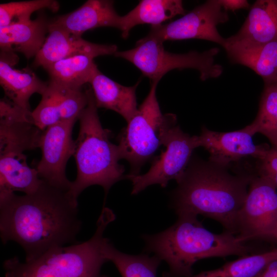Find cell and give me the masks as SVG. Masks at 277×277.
I'll return each instance as SVG.
<instances>
[{
	"mask_svg": "<svg viewBox=\"0 0 277 277\" xmlns=\"http://www.w3.org/2000/svg\"><path fill=\"white\" fill-rule=\"evenodd\" d=\"M78 202L69 190L43 181L35 192L23 195L0 193V233L2 242L14 241L34 260L50 249L77 243L82 226Z\"/></svg>",
	"mask_w": 277,
	"mask_h": 277,
	"instance_id": "6da1fadb",
	"label": "cell"
},
{
	"mask_svg": "<svg viewBox=\"0 0 277 277\" xmlns=\"http://www.w3.org/2000/svg\"><path fill=\"white\" fill-rule=\"evenodd\" d=\"M229 169V166L191 157L176 180L172 205L177 215H203L237 235L238 214L254 174H232Z\"/></svg>",
	"mask_w": 277,
	"mask_h": 277,
	"instance_id": "7a4b0ae2",
	"label": "cell"
},
{
	"mask_svg": "<svg viewBox=\"0 0 277 277\" xmlns=\"http://www.w3.org/2000/svg\"><path fill=\"white\" fill-rule=\"evenodd\" d=\"M197 216H178L177 221L165 230L143 234L145 250L154 253L169 266L164 277H192L197 261L213 257L248 255L250 247L236 235L227 231L215 233L205 228Z\"/></svg>",
	"mask_w": 277,
	"mask_h": 277,
	"instance_id": "3957f363",
	"label": "cell"
},
{
	"mask_svg": "<svg viewBox=\"0 0 277 277\" xmlns=\"http://www.w3.org/2000/svg\"><path fill=\"white\" fill-rule=\"evenodd\" d=\"M87 106L78 116L79 132L73 156L77 174L69 191L75 199L87 187L102 186L107 195L112 186L126 178L117 145L110 141L111 131L103 127L91 88L86 90Z\"/></svg>",
	"mask_w": 277,
	"mask_h": 277,
	"instance_id": "277c9868",
	"label": "cell"
},
{
	"mask_svg": "<svg viewBox=\"0 0 277 277\" xmlns=\"http://www.w3.org/2000/svg\"><path fill=\"white\" fill-rule=\"evenodd\" d=\"M115 218L113 211L105 207L88 241L52 248L29 261L22 262L16 257L6 260L5 277H108L101 274L102 266L108 261L104 247L109 239L104 233Z\"/></svg>",
	"mask_w": 277,
	"mask_h": 277,
	"instance_id": "5b68a950",
	"label": "cell"
},
{
	"mask_svg": "<svg viewBox=\"0 0 277 277\" xmlns=\"http://www.w3.org/2000/svg\"><path fill=\"white\" fill-rule=\"evenodd\" d=\"M219 51V48H213L202 52L173 53L165 49L163 42L146 36L136 42L134 48L117 51L114 55L133 64L150 82H159L173 69L188 68L197 70L200 79L206 81L217 78L223 72L222 66L215 63V57Z\"/></svg>",
	"mask_w": 277,
	"mask_h": 277,
	"instance_id": "8992f818",
	"label": "cell"
},
{
	"mask_svg": "<svg viewBox=\"0 0 277 277\" xmlns=\"http://www.w3.org/2000/svg\"><path fill=\"white\" fill-rule=\"evenodd\" d=\"M159 81L150 82L148 94L118 136L121 159L130 165V175L139 174L141 167L162 145L161 131L165 117L156 95Z\"/></svg>",
	"mask_w": 277,
	"mask_h": 277,
	"instance_id": "52a82bcc",
	"label": "cell"
},
{
	"mask_svg": "<svg viewBox=\"0 0 277 277\" xmlns=\"http://www.w3.org/2000/svg\"><path fill=\"white\" fill-rule=\"evenodd\" d=\"M176 123L177 118L174 114H165L161 141L166 149L154 160L146 173L126 175V179L132 182L131 194H137L154 184L165 188L169 181H176L186 169L193 150L199 147L197 136L185 133Z\"/></svg>",
	"mask_w": 277,
	"mask_h": 277,
	"instance_id": "ba28073f",
	"label": "cell"
},
{
	"mask_svg": "<svg viewBox=\"0 0 277 277\" xmlns=\"http://www.w3.org/2000/svg\"><path fill=\"white\" fill-rule=\"evenodd\" d=\"M276 188L268 179L254 175L237 219L242 242L265 239L277 224Z\"/></svg>",
	"mask_w": 277,
	"mask_h": 277,
	"instance_id": "9c48e42d",
	"label": "cell"
},
{
	"mask_svg": "<svg viewBox=\"0 0 277 277\" xmlns=\"http://www.w3.org/2000/svg\"><path fill=\"white\" fill-rule=\"evenodd\" d=\"M228 19V13L219 0H208L179 19L151 26L146 36L163 43L166 41L200 39L223 47L225 38L219 33L217 26Z\"/></svg>",
	"mask_w": 277,
	"mask_h": 277,
	"instance_id": "30bf717a",
	"label": "cell"
},
{
	"mask_svg": "<svg viewBox=\"0 0 277 277\" xmlns=\"http://www.w3.org/2000/svg\"><path fill=\"white\" fill-rule=\"evenodd\" d=\"M77 120L72 118L49 126L43 131L39 142L42 157L36 167L39 177L65 190H70L72 183L66 177V167L74 154L72 131Z\"/></svg>",
	"mask_w": 277,
	"mask_h": 277,
	"instance_id": "8fae6325",
	"label": "cell"
},
{
	"mask_svg": "<svg viewBox=\"0 0 277 277\" xmlns=\"http://www.w3.org/2000/svg\"><path fill=\"white\" fill-rule=\"evenodd\" d=\"M197 136L198 147L204 148L210 154L209 161L224 166L248 156L259 160L269 149L263 145H255L252 136L243 129L221 132L203 127Z\"/></svg>",
	"mask_w": 277,
	"mask_h": 277,
	"instance_id": "7c38bea8",
	"label": "cell"
},
{
	"mask_svg": "<svg viewBox=\"0 0 277 277\" xmlns=\"http://www.w3.org/2000/svg\"><path fill=\"white\" fill-rule=\"evenodd\" d=\"M31 114L6 97L1 99L0 154L39 148L43 131L34 124Z\"/></svg>",
	"mask_w": 277,
	"mask_h": 277,
	"instance_id": "4fadbf2b",
	"label": "cell"
},
{
	"mask_svg": "<svg viewBox=\"0 0 277 277\" xmlns=\"http://www.w3.org/2000/svg\"><path fill=\"white\" fill-rule=\"evenodd\" d=\"M48 35L35 56V67L46 66L61 60L79 54H88L96 57L112 55L117 51L115 45L91 43L75 36L61 27L49 22Z\"/></svg>",
	"mask_w": 277,
	"mask_h": 277,
	"instance_id": "5bb4252c",
	"label": "cell"
},
{
	"mask_svg": "<svg viewBox=\"0 0 277 277\" xmlns=\"http://www.w3.org/2000/svg\"><path fill=\"white\" fill-rule=\"evenodd\" d=\"M277 40V0H258L239 31L223 48H246Z\"/></svg>",
	"mask_w": 277,
	"mask_h": 277,
	"instance_id": "9a60e30c",
	"label": "cell"
},
{
	"mask_svg": "<svg viewBox=\"0 0 277 277\" xmlns=\"http://www.w3.org/2000/svg\"><path fill=\"white\" fill-rule=\"evenodd\" d=\"M18 61V57L15 53L1 51L0 84L5 97L18 107L31 111L30 98L36 93L42 95L47 87L48 82L42 81L29 68H14Z\"/></svg>",
	"mask_w": 277,
	"mask_h": 277,
	"instance_id": "2e32d148",
	"label": "cell"
},
{
	"mask_svg": "<svg viewBox=\"0 0 277 277\" xmlns=\"http://www.w3.org/2000/svg\"><path fill=\"white\" fill-rule=\"evenodd\" d=\"M109 0H88L76 10L51 22L70 33L81 37L86 31L109 27L120 29L121 16Z\"/></svg>",
	"mask_w": 277,
	"mask_h": 277,
	"instance_id": "e0dca14e",
	"label": "cell"
},
{
	"mask_svg": "<svg viewBox=\"0 0 277 277\" xmlns=\"http://www.w3.org/2000/svg\"><path fill=\"white\" fill-rule=\"evenodd\" d=\"M49 22L44 17L0 27L1 51L20 52L29 59L42 47Z\"/></svg>",
	"mask_w": 277,
	"mask_h": 277,
	"instance_id": "ac0fdd59",
	"label": "cell"
},
{
	"mask_svg": "<svg viewBox=\"0 0 277 277\" xmlns=\"http://www.w3.org/2000/svg\"><path fill=\"white\" fill-rule=\"evenodd\" d=\"M89 84L98 108L113 110L127 122L136 113L138 108L135 91L138 82L133 86H125L109 78L98 69Z\"/></svg>",
	"mask_w": 277,
	"mask_h": 277,
	"instance_id": "d6986e66",
	"label": "cell"
},
{
	"mask_svg": "<svg viewBox=\"0 0 277 277\" xmlns=\"http://www.w3.org/2000/svg\"><path fill=\"white\" fill-rule=\"evenodd\" d=\"M43 182L36 168H31L27 164L24 153L0 154V192L18 191L32 193Z\"/></svg>",
	"mask_w": 277,
	"mask_h": 277,
	"instance_id": "ffe728a7",
	"label": "cell"
},
{
	"mask_svg": "<svg viewBox=\"0 0 277 277\" xmlns=\"http://www.w3.org/2000/svg\"><path fill=\"white\" fill-rule=\"evenodd\" d=\"M186 10L180 0H142L126 14L121 16L120 30L126 38L134 27L141 24L151 26L162 23L180 14L184 15Z\"/></svg>",
	"mask_w": 277,
	"mask_h": 277,
	"instance_id": "44dd1931",
	"label": "cell"
},
{
	"mask_svg": "<svg viewBox=\"0 0 277 277\" xmlns=\"http://www.w3.org/2000/svg\"><path fill=\"white\" fill-rule=\"evenodd\" d=\"M225 50L232 63L250 68L263 78L265 84L277 80V40L255 46Z\"/></svg>",
	"mask_w": 277,
	"mask_h": 277,
	"instance_id": "7402d4cb",
	"label": "cell"
},
{
	"mask_svg": "<svg viewBox=\"0 0 277 277\" xmlns=\"http://www.w3.org/2000/svg\"><path fill=\"white\" fill-rule=\"evenodd\" d=\"M42 99L54 119L60 122L77 118L88 102L87 95L82 88H74L51 81L41 95Z\"/></svg>",
	"mask_w": 277,
	"mask_h": 277,
	"instance_id": "603a6c76",
	"label": "cell"
},
{
	"mask_svg": "<svg viewBox=\"0 0 277 277\" xmlns=\"http://www.w3.org/2000/svg\"><path fill=\"white\" fill-rule=\"evenodd\" d=\"M95 57L88 54H79L55 62L44 68L50 81L74 88H82L89 83L98 70Z\"/></svg>",
	"mask_w": 277,
	"mask_h": 277,
	"instance_id": "cb8c5ba5",
	"label": "cell"
},
{
	"mask_svg": "<svg viewBox=\"0 0 277 277\" xmlns=\"http://www.w3.org/2000/svg\"><path fill=\"white\" fill-rule=\"evenodd\" d=\"M104 252L122 277H157V270L162 260L155 255L123 253L116 249L109 240L105 244Z\"/></svg>",
	"mask_w": 277,
	"mask_h": 277,
	"instance_id": "d4e9b609",
	"label": "cell"
},
{
	"mask_svg": "<svg viewBox=\"0 0 277 277\" xmlns=\"http://www.w3.org/2000/svg\"><path fill=\"white\" fill-rule=\"evenodd\" d=\"M276 259L277 248L241 256L218 268L202 271L192 277H253L268 264Z\"/></svg>",
	"mask_w": 277,
	"mask_h": 277,
	"instance_id": "484cf974",
	"label": "cell"
},
{
	"mask_svg": "<svg viewBox=\"0 0 277 277\" xmlns=\"http://www.w3.org/2000/svg\"><path fill=\"white\" fill-rule=\"evenodd\" d=\"M243 129L252 136L260 133L277 148V91L272 84H265L259 109L253 122Z\"/></svg>",
	"mask_w": 277,
	"mask_h": 277,
	"instance_id": "4316f807",
	"label": "cell"
},
{
	"mask_svg": "<svg viewBox=\"0 0 277 277\" xmlns=\"http://www.w3.org/2000/svg\"><path fill=\"white\" fill-rule=\"evenodd\" d=\"M60 8L54 0L11 2L0 4V27L27 22L35 11L47 9L56 12Z\"/></svg>",
	"mask_w": 277,
	"mask_h": 277,
	"instance_id": "83f0119b",
	"label": "cell"
},
{
	"mask_svg": "<svg viewBox=\"0 0 277 277\" xmlns=\"http://www.w3.org/2000/svg\"><path fill=\"white\" fill-rule=\"evenodd\" d=\"M256 166L258 175L271 181L277 174V148L271 147L262 158L258 160Z\"/></svg>",
	"mask_w": 277,
	"mask_h": 277,
	"instance_id": "f1b7e54d",
	"label": "cell"
},
{
	"mask_svg": "<svg viewBox=\"0 0 277 277\" xmlns=\"http://www.w3.org/2000/svg\"><path fill=\"white\" fill-rule=\"evenodd\" d=\"M225 11H235L240 9H247L249 7L248 2L246 0H219Z\"/></svg>",
	"mask_w": 277,
	"mask_h": 277,
	"instance_id": "f546056e",
	"label": "cell"
},
{
	"mask_svg": "<svg viewBox=\"0 0 277 277\" xmlns=\"http://www.w3.org/2000/svg\"><path fill=\"white\" fill-rule=\"evenodd\" d=\"M253 277H277V259L268 264Z\"/></svg>",
	"mask_w": 277,
	"mask_h": 277,
	"instance_id": "4dcf8cb0",
	"label": "cell"
},
{
	"mask_svg": "<svg viewBox=\"0 0 277 277\" xmlns=\"http://www.w3.org/2000/svg\"><path fill=\"white\" fill-rule=\"evenodd\" d=\"M265 239H271L277 240V224L273 229L267 234Z\"/></svg>",
	"mask_w": 277,
	"mask_h": 277,
	"instance_id": "1f68e13d",
	"label": "cell"
},
{
	"mask_svg": "<svg viewBox=\"0 0 277 277\" xmlns=\"http://www.w3.org/2000/svg\"><path fill=\"white\" fill-rule=\"evenodd\" d=\"M271 182L273 183L274 186L277 189V174L274 177V178L272 179Z\"/></svg>",
	"mask_w": 277,
	"mask_h": 277,
	"instance_id": "d6a6232c",
	"label": "cell"
},
{
	"mask_svg": "<svg viewBox=\"0 0 277 277\" xmlns=\"http://www.w3.org/2000/svg\"><path fill=\"white\" fill-rule=\"evenodd\" d=\"M268 84H272L274 86V87H275V88L276 89V91H277V80L276 81H275L274 82H273V83Z\"/></svg>",
	"mask_w": 277,
	"mask_h": 277,
	"instance_id": "836d02e7",
	"label": "cell"
},
{
	"mask_svg": "<svg viewBox=\"0 0 277 277\" xmlns=\"http://www.w3.org/2000/svg\"><path fill=\"white\" fill-rule=\"evenodd\" d=\"M108 277H109V276H108Z\"/></svg>",
	"mask_w": 277,
	"mask_h": 277,
	"instance_id": "e575fe53",
	"label": "cell"
}]
</instances>
